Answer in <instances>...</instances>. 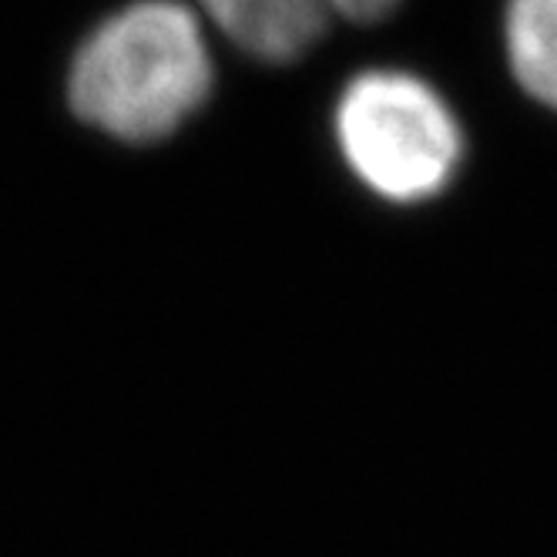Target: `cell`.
Instances as JSON below:
<instances>
[{
	"mask_svg": "<svg viewBox=\"0 0 557 557\" xmlns=\"http://www.w3.org/2000/svg\"><path fill=\"white\" fill-rule=\"evenodd\" d=\"M235 48L265 64H289L320 45L333 17L373 24L400 0H198Z\"/></svg>",
	"mask_w": 557,
	"mask_h": 557,
	"instance_id": "3",
	"label": "cell"
},
{
	"mask_svg": "<svg viewBox=\"0 0 557 557\" xmlns=\"http://www.w3.org/2000/svg\"><path fill=\"white\" fill-rule=\"evenodd\" d=\"M215 67L202 21L182 0H138L101 21L67 71V104L125 145L175 135L206 104Z\"/></svg>",
	"mask_w": 557,
	"mask_h": 557,
	"instance_id": "1",
	"label": "cell"
},
{
	"mask_svg": "<svg viewBox=\"0 0 557 557\" xmlns=\"http://www.w3.org/2000/svg\"><path fill=\"white\" fill-rule=\"evenodd\" d=\"M504 48L517 88L557 111V0H507Z\"/></svg>",
	"mask_w": 557,
	"mask_h": 557,
	"instance_id": "4",
	"label": "cell"
},
{
	"mask_svg": "<svg viewBox=\"0 0 557 557\" xmlns=\"http://www.w3.org/2000/svg\"><path fill=\"white\" fill-rule=\"evenodd\" d=\"M346 169L389 206H420L450 188L463 162V128L447 98L396 67L356 74L333 108Z\"/></svg>",
	"mask_w": 557,
	"mask_h": 557,
	"instance_id": "2",
	"label": "cell"
}]
</instances>
